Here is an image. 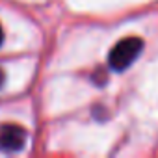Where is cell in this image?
Listing matches in <instances>:
<instances>
[{"label": "cell", "mask_w": 158, "mask_h": 158, "mask_svg": "<svg viewBox=\"0 0 158 158\" xmlns=\"http://www.w3.org/2000/svg\"><path fill=\"white\" fill-rule=\"evenodd\" d=\"M141 50H143V39H139V37H123L110 50L108 63L114 71H125L127 67H130L138 60Z\"/></svg>", "instance_id": "1"}, {"label": "cell", "mask_w": 158, "mask_h": 158, "mask_svg": "<svg viewBox=\"0 0 158 158\" xmlns=\"http://www.w3.org/2000/svg\"><path fill=\"white\" fill-rule=\"evenodd\" d=\"M4 80H6V74H4V71L0 69V88L4 86Z\"/></svg>", "instance_id": "3"}, {"label": "cell", "mask_w": 158, "mask_h": 158, "mask_svg": "<svg viewBox=\"0 0 158 158\" xmlns=\"http://www.w3.org/2000/svg\"><path fill=\"white\" fill-rule=\"evenodd\" d=\"M26 143V130L19 125L0 127V149L8 152H17Z\"/></svg>", "instance_id": "2"}, {"label": "cell", "mask_w": 158, "mask_h": 158, "mask_svg": "<svg viewBox=\"0 0 158 158\" xmlns=\"http://www.w3.org/2000/svg\"><path fill=\"white\" fill-rule=\"evenodd\" d=\"M4 43V30H2V26H0V45Z\"/></svg>", "instance_id": "4"}]
</instances>
